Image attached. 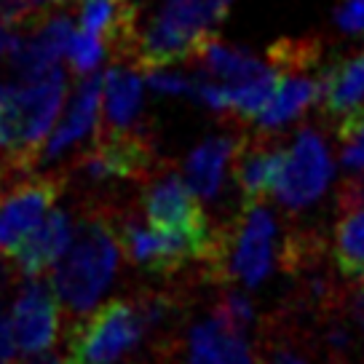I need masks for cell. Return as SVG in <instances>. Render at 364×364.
<instances>
[{
    "label": "cell",
    "instance_id": "6da1fadb",
    "mask_svg": "<svg viewBox=\"0 0 364 364\" xmlns=\"http://www.w3.org/2000/svg\"><path fill=\"white\" fill-rule=\"evenodd\" d=\"M118 262L121 244L110 223V204L89 201L80 217H75V230L68 252L48 271V287L59 308L78 318L100 306L118 273Z\"/></svg>",
    "mask_w": 364,
    "mask_h": 364
},
{
    "label": "cell",
    "instance_id": "7a4b0ae2",
    "mask_svg": "<svg viewBox=\"0 0 364 364\" xmlns=\"http://www.w3.org/2000/svg\"><path fill=\"white\" fill-rule=\"evenodd\" d=\"M230 9L233 0H161L148 22L136 24L134 65L148 70L191 59L220 30Z\"/></svg>",
    "mask_w": 364,
    "mask_h": 364
},
{
    "label": "cell",
    "instance_id": "3957f363",
    "mask_svg": "<svg viewBox=\"0 0 364 364\" xmlns=\"http://www.w3.org/2000/svg\"><path fill=\"white\" fill-rule=\"evenodd\" d=\"M279 228L262 201H244L241 212L215 236V252L204 262L212 282L257 287L279 260Z\"/></svg>",
    "mask_w": 364,
    "mask_h": 364
},
{
    "label": "cell",
    "instance_id": "277c9868",
    "mask_svg": "<svg viewBox=\"0 0 364 364\" xmlns=\"http://www.w3.org/2000/svg\"><path fill=\"white\" fill-rule=\"evenodd\" d=\"M145 335L134 297H115L91 308L70 327L62 364H115L134 351Z\"/></svg>",
    "mask_w": 364,
    "mask_h": 364
},
{
    "label": "cell",
    "instance_id": "5b68a950",
    "mask_svg": "<svg viewBox=\"0 0 364 364\" xmlns=\"http://www.w3.org/2000/svg\"><path fill=\"white\" fill-rule=\"evenodd\" d=\"M156 166L159 159L150 134L145 129H129V132H100L94 145L75 156L68 174H75L86 182H142Z\"/></svg>",
    "mask_w": 364,
    "mask_h": 364
},
{
    "label": "cell",
    "instance_id": "8992f818",
    "mask_svg": "<svg viewBox=\"0 0 364 364\" xmlns=\"http://www.w3.org/2000/svg\"><path fill=\"white\" fill-rule=\"evenodd\" d=\"M156 346V364H255L250 332L230 324L220 311L191 327L185 341L171 335Z\"/></svg>",
    "mask_w": 364,
    "mask_h": 364
},
{
    "label": "cell",
    "instance_id": "52a82bcc",
    "mask_svg": "<svg viewBox=\"0 0 364 364\" xmlns=\"http://www.w3.org/2000/svg\"><path fill=\"white\" fill-rule=\"evenodd\" d=\"M139 191L145 220L153 228L191 236H212L215 228L206 220L201 198L188 188L174 164L159 161V166L139 182Z\"/></svg>",
    "mask_w": 364,
    "mask_h": 364
},
{
    "label": "cell",
    "instance_id": "ba28073f",
    "mask_svg": "<svg viewBox=\"0 0 364 364\" xmlns=\"http://www.w3.org/2000/svg\"><path fill=\"white\" fill-rule=\"evenodd\" d=\"M332 180V156L324 136L316 129H300L292 145L284 150L279 177L273 182L271 196L289 212H300L316 204Z\"/></svg>",
    "mask_w": 364,
    "mask_h": 364
},
{
    "label": "cell",
    "instance_id": "9c48e42d",
    "mask_svg": "<svg viewBox=\"0 0 364 364\" xmlns=\"http://www.w3.org/2000/svg\"><path fill=\"white\" fill-rule=\"evenodd\" d=\"M65 97H68V75L62 68L46 70L43 75L22 80V86H16V129H19L16 156L35 164L38 150L54 129Z\"/></svg>",
    "mask_w": 364,
    "mask_h": 364
},
{
    "label": "cell",
    "instance_id": "30bf717a",
    "mask_svg": "<svg viewBox=\"0 0 364 364\" xmlns=\"http://www.w3.org/2000/svg\"><path fill=\"white\" fill-rule=\"evenodd\" d=\"M11 330L19 351L30 359L46 353L59 338V303L51 287L27 279L11 311Z\"/></svg>",
    "mask_w": 364,
    "mask_h": 364
},
{
    "label": "cell",
    "instance_id": "8fae6325",
    "mask_svg": "<svg viewBox=\"0 0 364 364\" xmlns=\"http://www.w3.org/2000/svg\"><path fill=\"white\" fill-rule=\"evenodd\" d=\"M102 80L105 73H100V70L83 75V80H80L75 94H73V100H70L65 118L51 129V134L46 136V142L38 150L35 166L68 156L70 150H75L80 142H86L97 132L100 105H102Z\"/></svg>",
    "mask_w": 364,
    "mask_h": 364
},
{
    "label": "cell",
    "instance_id": "7c38bea8",
    "mask_svg": "<svg viewBox=\"0 0 364 364\" xmlns=\"http://www.w3.org/2000/svg\"><path fill=\"white\" fill-rule=\"evenodd\" d=\"M73 16L57 14L38 22L27 35H16L9 48L11 70L22 80H33L43 75L46 70L57 68V62L65 57L68 43L73 38Z\"/></svg>",
    "mask_w": 364,
    "mask_h": 364
},
{
    "label": "cell",
    "instance_id": "4fadbf2b",
    "mask_svg": "<svg viewBox=\"0 0 364 364\" xmlns=\"http://www.w3.org/2000/svg\"><path fill=\"white\" fill-rule=\"evenodd\" d=\"M241 139H244V134L223 132V134H212L201 139L191 150L182 177H185L188 188L201 201H215V198L223 196V188H225L228 177H230L233 159L239 153Z\"/></svg>",
    "mask_w": 364,
    "mask_h": 364
},
{
    "label": "cell",
    "instance_id": "5bb4252c",
    "mask_svg": "<svg viewBox=\"0 0 364 364\" xmlns=\"http://www.w3.org/2000/svg\"><path fill=\"white\" fill-rule=\"evenodd\" d=\"M284 150L271 132H260V136H244L239 153L233 159V182L239 188L241 201H262L271 196L273 182L279 177Z\"/></svg>",
    "mask_w": 364,
    "mask_h": 364
},
{
    "label": "cell",
    "instance_id": "9a60e30c",
    "mask_svg": "<svg viewBox=\"0 0 364 364\" xmlns=\"http://www.w3.org/2000/svg\"><path fill=\"white\" fill-rule=\"evenodd\" d=\"M75 230V217L65 209H48V215L38 223L33 233L14 252V268L24 279H41L68 252Z\"/></svg>",
    "mask_w": 364,
    "mask_h": 364
},
{
    "label": "cell",
    "instance_id": "2e32d148",
    "mask_svg": "<svg viewBox=\"0 0 364 364\" xmlns=\"http://www.w3.org/2000/svg\"><path fill=\"white\" fill-rule=\"evenodd\" d=\"M142 110V78L134 62H121L105 73L102 80V129L100 132H129L136 129Z\"/></svg>",
    "mask_w": 364,
    "mask_h": 364
},
{
    "label": "cell",
    "instance_id": "e0dca14e",
    "mask_svg": "<svg viewBox=\"0 0 364 364\" xmlns=\"http://www.w3.org/2000/svg\"><path fill=\"white\" fill-rule=\"evenodd\" d=\"M318 105L324 113L341 121L343 115L364 105V48L338 65L321 68L318 78Z\"/></svg>",
    "mask_w": 364,
    "mask_h": 364
},
{
    "label": "cell",
    "instance_id": "ac0fdd59",
    "mask_svg": "<svg viewBox=\"0 0 364 364\" xmlns=\"http://www.w3.org/2000/svg\"><path fill=\"white\" fill-rule=\"evenodd\" d=\"M196 70L204 73L209 78L223 80V83H241L247 78H255L257 73L268 68V59L262 62L252 54L250 48H239V46H230L220 38H206L204 43L193 51Z\"/></svg>",
    "mask_w": 364,
    "mask_h": 364
},
{
    "label": "cell",
    "instance_id": "d6986e66",
    "mask_svg": "<svg viewBox=\"0 0 364 364\" xmlns=\"http://www.w3.org/2000/svg\"><path fill=\"white\" fill-rule=\"evenodd\" d=\"M335 265L343 279L362 282L364 279V204L341 209V220L335 225Z\"/></svg>",
    "mask_w": 364,
    "mask_h": 364
},
{
    "label": "cell",
    "instance_id": "ffe728a7",
    "mask_svg": "<svg viewBox=\"0 0 364 364\" xmlns=\"http://www.w3.org/2000/svg\"><path fill=\"white\" fill-rule=\"evenodd\" d=\"M335 136L341 142V164L348 171H364V105L353 113L343 115L335 126Z\"/></svg>",
    "mask_w": 364,
    "mask_h": 364
},
{
    "label": "cell",
    "instance_id": "44dd1931",
    "mask_svg": "<svg viewBox=\"0 0 364 364\" xmlns=\"http://www.w3.org/2000/svg\"><path fill=\"white\" fill-rule=\"evenodd\" d=\"M107 48H110V46H107L105 38H100V35H94L80 27L78 33L73 30V38H70L65 54H68V62H70V68H73V73H78L80 78H83V75L100 70V65H102L105 57H107Z\"/></svg>",
    "mask_w": 364,
    "mask_h": 364
},
{
    "label": "cell",
    "instance_id": "7402d4cb",
    "mask_svg": "<svg viewBox=\"0 0 364 364\" xmlns=\"http://www.w3.org/2000/svg\"><path fill=\"white\" fill-rule=\"evenodd\" d=\"M145 83L166 97H191L196 73H182V70H171L169 65H159V68L145 70Z\"/></svg>",
    "mask_w": 364,
    "mask_h": 364
},
{
    "label": "cell",
    "instance_id": "603a6c76",
    "mask_svg": "<svg viewBox=\"0 0 364 364\" xmlns=\"http://www.w3.org/2000/svg\"><path fill=\"white\" fill-rule=\"evenodd\" d=\"M19 129H16V86L0 83V153L16 156Z\"/></svg>",
    "mask_w": 364,
    "mask_h": 364
},
{
    "label": "cell",
    "instance_id": "cb8c5ba5",
    "mask_svg": "<svg viewBox=\"0 0 364 364\" xmlns=\"http://www.w3.org/2000/svg\"><path fill=\"white\" fill-rule=\"evenodd\" d=\"M215 308L230 321V324H236V327L244 332H250L252 327H255V321H257V314H255V308H252V300L244 295V292H239V289H225L223 295L217 297Z\"/></svg>",
    "mask_w": 364,
    "mask_h": 364
},
{
    "label": "cell",
    "instance_id": "d4e9b609",
    "mask_svg": "<svg viewBox=\"0 0 364 364\" xmlns=\"http://www.w3.org/2000/svg\"><path fill=\"white\" fill-rule=\"evenodd\" d=\"M335 24L346 35H364V0H341L335 9Z\"/></svg>",
    "mask_w": 364,
    "mask_h": 364
},
{
    "label": "cell",
    "instance_id": "484cf974",
    "mask_svg": "<svg viewBox=\"0 0 364 364\" xmlns=\"http://www.w3.org/2000/svg\"><path fill=\"white\" fill-rule=\"evenodd\" d=\"M364 282V279H362ZM341 306L343 311L348 314L353 327H359L364 332V284H351V287H343V295H341Z\"/></svg>",
    "mask_w": 364,
    "mask_h": 364
},
{
    "label": "cell",
    "instance_id": "4316f807",
    "mask_svg": "<svg viewBox=\"0 0 364 364\" xmlns=\"http://www.w3.org/2000/svg\"><path fill=\"white\" fill-rule=\"evenodd\" d=\"M0 364H24V353L16 346L11 318L0 314Z\"/></svg>",
    "mask_w": 364,
    "mask_h": 364
},
{
    "label": "cell",
    "instance_id": "83f0119b",
    "mask_svg": "<svg viewBox=\"0 0 364 364\" xmlns=\"http://www.w3.org/2000/svg\"><path fill=\"white\" fill-rule=\"evenodd\" d=\"M14 38H16V33L11 30V24H0V57H3V54H9Z\"/></svg>",
    "mask_w": 364,
    "mask_h": 364
},
{
    "label": "cell",
    "instance_id": "f1b7e54d",
    "mask_svg": "<svg viewBox=\"0 0 364 364\" xmlns=\"http://www.w3.org/2000/svg\"><path fill=\"white\" fill-rule=\"evenodd\" d=\"M30 359H35L33 364H62V359H59V356H43V353H38V356H30Z\"/></svg>",
    "mask_w": 364,
    "mask_h": 364
},
{
    "label": "cell",
    "instance_id": "f546056e",
    "mask_svg": "<svg viewBox=\"0 0 364 364\" xmlns=\"http://www.w3.org/2000/svg\"><path fill=\"white\" fill-rule=\"evenodd\" d=\"M35 3V9H38V11H43L46 6H57V3H70V0H33Z\"/></svg>",
    "mask_w": 364,
    "mask_h": 364
}]
</instances>
